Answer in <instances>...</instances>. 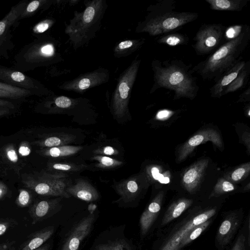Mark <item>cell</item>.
<instances>
[{
  "label": "cell",
  "instance_id": "obj_34",
  "mask_svg": "<svg viewBox=\"0 0 250 250\" xmlns=\"http://www.w3.org/2000/svg\"><path fill=\"white\" fill-rule=\"evenodd\" d=\"M92 159L98 162L96 166L100 168H111L123 164L121 161L105 156L97 155L94 156Z\"/></svg>",
  "mask_w": 250,
  "mask_h": 250
},
{
  "label": "cell",
  "instance_id": "obj_50",
  "mask_svg": "<svg viewBox=\"0 0 250 250\" xmlns=\"http://www.w3.org/2000/svg\"><path fill=\"white\" fill-rule=\"evenodd\" d=\"M8 192V188L6 185L0 181V200L3 198Z\"/></svg>",
  "mask_w": 250,
  "mask_h": 250
},
{
  "label": "cell",
  "instance_id": "obj_25",
  "mask_svg": "<svg viewBox=\"0 0 250 250\" xmlns=\"http://www.w3.org/2000/svg\"><path fill=\"white\" fill-rule=\"evenodd\" d=\"M250 74V62L247 61L243 69L234 80L223 91L222 96L237 91L245 87L248 82Z\"/></svg>",
  "mask_w": 250,
  "mask_h": 250
},
{
  "label": "cell",
  "instance_id": "obj_38",
  "mask_svg": "<svg viewBox=\"0 0 250 250\" xmlns=\"http://www.w3.org/2000/svg\"><path fill=\"white\" fill-rule=\"evenodd\" d=\"M245 25L246 24L236 25L234 26H229L227 28H226L224 37L227 38L228 40L236 37L243 30L245 26Z\"/></svg>",
  "mask_w": 250,
  "mask_h": 250
},
{
  "label": "cell",
  "instance_id": "obj_49",
  "mask_svg": "<svg viewBox=\"0 0 250 250\" xmlns=\"http://www.w3.org/2000/svg\"><path fill=\"white\" fill-rule=\"evenodd\" d=\"M172 112L168 110H163L159 111L157 114L156 117L158 119H163L167 118L172 114Z\"/></svg>",
  "mask_w": 250,
  "mask_h": 250
},
{
  "label": "cell",
  "instance_id": "obj_15",
  "mask_svg": "<svg viewBox=\"0 0 250 250\" xmlns=\"http://www.w3.org/2000/svg\"><path fill=\"white\" fill-rule=\"evenodd\" d=\"M163 195L159 194L149 204L142 214L140 226L142 235H145L157 217L161 208Z\"/></svg>",
  "mask_w": 250,
  "mask_h": 250
},
{
  "label": "cell",
  "instance_id": "obj_8",
  "mask_svg": "<svg viewBox=\"0 0 250 250\" xmlns=\"http://www.w3.org/2000/svg\"><path fill=\"white\" fill-rule=\"evenodd\" d=\"M215 212L216 209L212 208L192 218L170 237L161 250H177L180 241L188 232L195 227L209 220Z\"/></svg>",
  "mask_w": 250,
  "mask_h": 250
},
{
  "label": "cell",
  "instance_id": "obj_31",
  "mask_svg": "<svg viewBox=\"0 0 250 250\" xmlns=\"http://www.w3.org/2000/svg\"><path fill=\"white\" fill-rule=\"evenodd\" d=\"M210 222V221L208 220L206 222L195 227L189 232H188L187 234L183 237L180 241L177 250H179L181 248L190 243L192 241L196 239L198 237H199L208 226Z\"/></svg>",
  "mask_w": 250,
  "mask_h": 250
},
{
  "label": "cell",
  "instance_id": "obj_33",
  "mask_svg": "<svg viewBox=\"0 0 250 250\" xmlns=\"http://www.w3.org/2000/svg\"><path fill=\"white\" fill-rule=\"evenodd\" d=\"M95 250H132L129 244L123 240L112 241L98 245Z\"/></svg>",
  "mask_w": 250,
  "mask_h": 250
},
{
  "label": "cell",
  "instance_id": "obj_4",
  "mask_svg": "<svg viewBox=\"0 0 250 250\" xmlns=\"http://www.w3.org/2000/svg\"><path fill=\"white\" fill-rule=\"evenodd\" d=\"M140 60H135L121 75L112 100L114 116L121 118L128 112V104L131 89L136 78Z\"/></svg>",
  "mask_w": 250,
  "mask_h": 250
},
{
  "label": "cell",
  "instance_id": "obj_20",
  "mask_svg": "<svg viewBox=\"0 0 250 250\" xmlns=\"http://www.w3.org/2000/svg\"><path fill=\"white\" fill-rule=\"evenodd\" d=\"M210 9L216 11L240 12L250 0H205Z\"/></svg>",
  "mask_w": 250,
  "mask_h": 250
},
{
  "label": "cell",
  "instance_id": "obj_24",
  "mask_svg": "<svg viewBox=\"0 0 250 250\" xmlns=\"http://www.w3.org/2000/svg\"><path fill=\"white\" fill-rule=\"evenodd\" d=\"M75 137L72 134L66 133H59L48 137L33 144L41 147L49 148L67 145L74 141Z\"/></svg>",
  "mask_w": 250,
  "mask_h": 250
},
{
  "label": "cell",
  "instance_id": "obj_46",
  "mask_svg": "<svg viewBox=\"0 0 250 250\" xmlns=\"http://www.w3.org/2000/svg\"><path fill=\"white\" fill-rule=\"evenodd\" d=\"M42 1V0H33L30 2L24 11V15H26L35 11L40 6Z\"/></svg>",
  "mask_w": 250,
  "mask_h": 250
},
{
  "label": "cell",
  "instance_id": "obj_23",
  "mask_svg": "<svg viewBox=\"0 0 250 250\" xmlns=\"http://www.w3.org/2000/svg\"><path fill=\"white\" fill-rule=\"evenodd\" d=\"M192 201L188 199H180L174 202L166 212L162 221L166 225L180 216L192 204Z\"/></svg>",
  "mask_w": 250,
  "mask_h": 250
},
{
  "label": "cell",
  "instance_id": "obj_27",
  "mask_svg": "<svg viewBox=\"0 0 250 250\" xmlns=\"http://www.w3.org/2000/svg\"><path fill=\"white\" fill-rule=\"evenodd\" d=\"M156 39L158 43L170 46L187 45L189 42V38L186 34L177 32L165 34Z\"/></svg>",
  "mask_w": 250,
  "mask_h": 250
},
{
  "label": "cell",
  "instance_id": "obj_51",
  "mask_svg": "<svg viewBox=\"0 0 250 250\" xmlns=\"http://www.w3.org/2000/svg\"><path fill=\"white\" fill-rule=\"evenodd\" d=\"M15 243V241L3 242L0 244V250H8Z\"/></svg>",
  "mask_w": 250,
  "mask_h": 250
},
{
  "label": "cell",
  "instance_id": "obj_21",
  "mask_svg": "<svg viewBox=\"0 0 250 250\" xmlns=\"http://www.w3.org/2000/svg\"><path fill=\"white\" fill-rule=\"evenodd\" d=\"M54 53V48L51 43L38 44L31 48L25 55L27 62H34L50 58Z\"/></svg>",
  "mask_w": 250,
  "mask_h": 250
},
{
  "label": "cell",
  "instance_id": "obj_40",
  "mask_svg": "<svg viewBox=\"0 0 250 250\" xmlns=\"http://www.w3.org/2000/svg\"><path fill=\"white\" fill-rule=\"evenodd\" d=\"M4 153L6 159L11 163L16 164L18 162V155L13 144L8 145L5 147Z\"/></svg>",
  "mask_w": 250,
  "mask_h": 250
},
{
  "label": "cell",
  "instance_id": "obj_3",
  "mask_svg": "<svg viewBox=\"0 0 250 250\" xmlns=\"http://www.w3.org/2000/svg\"><path fill=\"white\" fill-rule=\"evenodd\" d=\"M175 0H160L147 9L145 20L138 24L137 32L159 36L176 31L196 20V12L176 11Z\"/></svg>",
  "mask_w": 250,
  "mask_h": 250
},
{
  "label": "cell",
  "instance_id": "obj_47",
  "mask_svg": "<svg viewBox=\"0 0 250 250\" xmlns=\"http://www.w3.org/2000/svg\"><path fill=\"white\" fill-rule=\"evenodd\" d=\"M96 153L106 155H113L116 153L117 150L111 146H105L96 150Z\"/></svg>",
  "mask_w": 250,
  "mask_h": 250
},
{
  "label": "cell",
  "instance_id": "obj_19",
  "mask_svg": "<svg viewBox=\"0 0 250 250\" xmlns=\"http://www.w3.org/2000/svg\"><path fill=\"white\" fill-rule=\"evenodd\" d=\"M0 79L5 82L11 83L15 84L16 86L19 85L26 88L35 87L31 80L19 71L0 68Z\"/></svg>",
  "mask_w": 250,
  "mask_h": 250
},
{
  "label": "cell",
  "instance_id": "obj_37",
  "mask_svg": "<svg viewBox=\"0 0 250 250\" xmlns=\"http://www.w3.org/2000/svg\"><path fill=\"white\" fill-rule=\"evenodd\" d=\"M18 224V221L13 218H0V236L3 235L10 229L15 227Z\"/></svg>",
  "mask_w": 250,
  "mask_h": 250
},
{
  "label": "cell",
  "instance_id": "obj_43",
  "mask_svg": "<svg viewBox=\"0 0 250 250\" xmlns=\"http://www.w3.org/2000/svg\"><path fill=\"white\" fill-rule=\"evenodd\" d=\"M150 172L152 177L161 183L167 184L170 181L168 177H165L162 174L159 173V170L157 167H152Z\"/></svg>",
  "mask_w": 250,
  "mask_h": 250
},
{
  "label": "cell",
  "instance_id": "obj_5",
  "mask_svg": "<svg viewBox=\"0 0 250 250\" xmlns=\"http://www.w3.org/2000/svg\"><path fill=\"white\" fill-rule=\"evenodd\" d=\"M67 176V174L62 173H43L37 179L28 177L23 183L26 187L39 195L68 198L70 196L65 191L68 186L66 180Z\"/></svg>",
  "mask_w": 250,
  "mask_h": 250
},
{
  "label": "cell",
  "instance_id": "obj_9",
  "mask_svg": "<svg viewBox=\"0 0 250 250\" xmlns=\"http://www.w3.org/2000/svg\"><path fill=\"white\" fill-rule=\"evenodd\" d=\"M208 141L218 147L223 146V142L218 132L212 129H205L192 136L182 146L179 150L178 161L185 160L196 146Z\"/></svg>",
  "mask_w": 250,
  "mask_h": 250
},
{
  "label": "cell",
  "instance_id": "obj_28",
  "mask_svg": "<svg viewBox=\"0 0 250 250\" xmlns=\"http://www.w3.org/2000/svg\"><path fill=\"white\" fill-rule=\"evenodd\" d=\"M30 93L31 91L27 89L0 82V98L17 99L27 96Z\"/></svg>",
  "mask_w": 250,
  "mask_h": 250
},
{
  "label": "cell",
  "instance_id": "obj_55",
  "mask_svg": "<svg viewBox=\"0 0 250 250\" xmlns=\"http://www.w3.org/2000/svg\"><path fill=\"white\" fill-rule=\"evenodd\" d=\"M8 250H15V249H14V248L13 247V248H10Z\"/></svg>",
  "mask_w": 250,
  "mask_h": 250
},
{
  "label": "cell",
  "instance_id": "obj_45",
  "mask_svg": "<svg viewBox=\"0 0 250 250\" xmlns=\"http://www.w3.org/2000/svg\"><path fill=\"white\" fill-rule=\"evenodd\" d=\"M31 152V148L28 142H22L19 148V153L21 156H28Z\"/></svg>",
  "mask_w": 250,
  "mask_h": 250
},
{
  "label": "cell",
  "instance_id": "obj_6",
  "mask_svg": "<svg viewBox=\"0 0 250 250\" xmlns=\"http://www.w3.org/2000/svg\"><path fill=\"white\" fill-rule=\"evenodd\" d=\"M225 29L221 23L203 24L193 39L192 46L196 54L204 56L215 50L224 38Z\"/></svg>",
  "mask_w": 250,
  "mask_h": 250
},
{
  "label": "cell",
  "instance_id": "obj_48",
  "mask_svg": "<svg viewBox=\"0 0 250 250\" xmlns=\"http://www.w3.org/2000/svg\"><path fill=\"white\" fill-rule=\"evenodd\" d=\"M239 102H247L250 101V87H248V88L244 91L239 96Z\"/></svg>",
  "mask_w": 250,
  "mask_h": 250
},
{
  "label": "cell",
  "instance_id": "obj_18",
  "mask_svg": "<svg viewBox=\"0 0 250 250\" xmlns=\"http://www.w3.org/2000/svg\"><path fill=\"white\" fill-rule=\"evenodd\" d=\"M116 189L123 201L129 202L134 199L138 194L139 186L137 179L131 177L120 181Z\"/></svg>",
  "mask_w": 250,
  "mask_h": 250
},
{
  "label": "cell",
  "instance_id": "obj_11",
  "mask_svg": "<svg viewBox=\"0 0 250 250\" xmlns=\"http://www.w3.org/2000/svg\"><path fill=\"white\" fill-rule=\"evenodd\" d=\"M108 74L104 72V70H97L66 83L61 87L66 90L81 92L104 83L108 78Z\"/></svg>",
  "mask_w": 250,
  "mask_h": 250
},
{
  "label": "cell",
  "instance_id": "obj_44",
  "mask_svg": "<svg viewBox=\"0 0 250 250\" xmlns=\"http://www.w3.org/2000/svg\"><path fill=\"white\" fill-rule=\"evenodd\" d=\"M245 237L242 234L236 239L230 250H244Z\"/></svg>",
  "mask_w": 250,
  "mask_h": 250
},
{
  "label": "cell",
  "instance_id": "obj_13",
  "mask_svg": "<svg viewBox=\"0 0 250 250\" xmlns=\"http://www.w3.org/2000/svg\"><path fill=\"white\" fill-rule=\"evenodd\" d=\"M246 62L244 60H240L221 76L209 88L210 96L212 98H221L222 96L223 91L238 76L244 67Z\"/></svg>",
  "mask_w": 250,
  "mask_h": 250
},
{
  "label": "cell",
  "instance_id": "obj_41",
  "mask_svg": "<svg viewBox=\"0 0 250 250\" xmlns=\"http://www.w3.org/2000/svg\"><path fill=\"white\" fill-rule=\"evenodd\" d=\"M54 103L58 107L67 108L72 105L73 101L67 97L60 96L55 100Z\"/></svg>",
  "mask_w": 250,
  "mask_h": 250
},
{
  "label": "cell",
  "instance_id": "obj_12",
  "mask_svg": "<svg viewBox=\"0 0 250 250\" xmlns=\"http://www.w3.org/2000/svg\"><path fill=\"white\" fill-rule=\"evenodd\" d=\"M100 2L97 3V1H95V3L93 2L89 4L82 14L80 20L77 21L76 27L72 28V31L69 33L71 32L73 35L76 34L75 36L77 39L78 37L82 39V36L84 37L91 28V26L100 19L101 12Z\"/></svg>",
  "mask_w": 250,
  "mask_h": 250
},
{
  "label": "cell",
  "instance_id": "obj_2",
  "mask_svg": "<svg viewBox=\"0 0 250 250\" xmlns=\"http://www.w3.org/2000/svg\"><path fill=\"white\" fill-rule=\"evenodd\" d=\"M250 41V27L246 24L236 37L227 41L206 59L192 67L194 73L204 80L217 81L224 73L242 60V55Z\"/></svg>",
  "mask_w": 250,
  "mask_h": 250
},
{
  "label": "cell",
  "instance_id": "obj_17",
  "mask_svg": "<svg viewBox=\"0 0 250 250\" xmlns=\"http://www.w3.org/2000/svg\"><path fill=\"white\" fill-rule=\"evenodd\" d=\"M207 159L201 160L194 164L184 174L182 183L185 188L189 192L194 190L207 167Z\"/></svg>",
  "mask_w": 250,
  "mask_h": 250
},
{
  "label": "cell",
  "instance_id": "obj_30",
  "mask_svg": "<svg viewBox=\"0 0 250 250\" xmlns=\"http://www.w3.org/2000/svg\"><path fill=\"white\" fill-rule=\"evenodd\" d=\"M145 39L126 40L121 42L115 47V55L123 56L135 51L145 43Z\"/></svg>",
  "mask_w": 250,
  "mask_h": 250
},
{
  "label": "cell",
  "instance_id": "obj_35",
  "mask_svg": "<svg viewBox=\"0 0 250 250\" xmlns=\"http://www.w3.org/2000/svg\"><path fill=\"white\" fill-rule=\"evenodd\" d=\"M32 200V194L28 190L20 189L15 203L20 208H26L31 204Z\"/></svg>",
  "mask_w": 250,
  "mask_h": 250
},
{
  "label": "cell",
  "instance_id": "obj_42",
  "mask_svg": "<svg viewBox=\"0 0 250 250\" xmlns=\"http://www.w3.org/2000/svg\"><path fill=\"white\" fill-rule=\"evenodd\" d=\"M52 24V21L49 20L42 21L37 24L33 28L35 33H41L46 31Z\"/></svg>",
  "mask_w": 250,
  "mask_h": 250
},
{
  "label": "cell",
  "instance_id": "obj_1",
  "mask_svg": "<svg viewBox=\"0 0 250 250\" xmlns=\"http://www.w3.org/2000/svg\"><path fill=\"white\" fill-rule=\"evenodd\" d=\"M153 73L152 94L160 88L174 92V100L182 98L194 99L199 90L196 77L193 75L192 64L178 59L161 61L153 60L151 63Z\"/></svg>",
  "mask_w": 250,
  "mask_h": 250
},
{
  "label": "cell",
  "instance_id": "obj_32",
  "mask_svg": "<svg viewBox=\"0 0 250 250\" xmlns=\"http://www.w3.org/2000/svg\"><path fill=\"white\" fill-rule=\"evenodd\" d=\"M50 168L54 170L62 172H77L86 168V166L81 164L78 165L72 163L62 162L52 163L49 166Z\"/></svg>",
  "mask_w": 250,
  "mask_h": 250
},
{
  "label": "cell",
  "instance_id": "obj_10",
  "mask_svg": "<svg viewBox=\"0 0 250 250\" xmlns=\"http://www.w3.org/2000/svg\"><path fill=\"white\" fill-rule=\"evenodd\" d=\"M62 197L38 201L29 208L31 224L35 225L54 215L61 208Z\"/></svg>",
  "mask_w": 250,
  "mask_h": 250
},
{
  "label": "cell",
  "instance_id": "obj_14",
  "mask_svg": "<svg viewBox=\"0 0 250 250\" xmlns=\"http://www.w3.org/2000/svg\"><path fill=\"white\" fill-rule=\"evenodd\" d=\"M66 192L71 196L86 202L97 200L99 194L97 189L88 182L83 179H77L76 182L67 187Z\"/></svg>",
  "mask_w": 250,
  "mask_h": 250
},
{
  "label": "cell",
  "instance_id": "obj_29",
  "mask_svg": "<svg viewBox=\"0 0 250 250\" xmlns=\"http://www.w3.org/2000/svg\"><path fill=\"white\" fill-rule=\"evenodd\" d=\"M23 8L22 4L12 7L9 13L0 21V38L4 35L8 28L21 15Z\"/></svg>",
  "mask_w": 250,
  "mask_h": 250
},
{
  "label": "cell",
  "instance_id": "obj_26",
  "mask_svg": "<svg viewBox=\"0 0 250 250\" xmlns=\"http://www.w3.org/2000/svg\"><path fill=\"white\" fill-rule=\"evenodd\" d=\"M238 219L235 216H230L225 219L221 224L218 229L217 238L222 243H227L238 225Z\"/></svg>",
  "mask_w": 250,
  "mask_h": 250
},
{
  "label": "cell",
  "instance_id": "obj_16",
  "mask_svg": "<svg viewBox=\"0 0 250 250\" xmlns=\"http://www.w3.org/2000/svg\"><path fill=\"white\" fill-rule=\"evenodd\" d=\"M54 232V227L49 226L30 233L18 250H35L41 247Z\"/></svg>",
  "mask_w": 250,
  "mask_h": 250
},
{
  "label": "cell",
  "instance_id": "obj_22",
  "mask_svg": "<svg viewBox=\"0 0 250 250\" xmlns=\"http://www.w3.org/2000/svg\"><path fill=\"white\" fill-rule=\"evenodd\" d=\"M82 146L64 145L40 149L38 153L52 158H63L77 153L82 149Z\"/></svg>",
  "mask_w": 250,
  "mask_h": 250
},
{
  "label": "cell",
  "instance_id": "obj_52",
  "mask_svg": "<svg viewBox=\"0 0 250 250\" xmlns=\"http://www.w3.org/2000/svg\"><path fill=\"white\" fill-rule=\"evenodd\" d=\"M0 107H7L8 108H14V104L10 102L0 99Z\"/></svg>",
  "mask_w": 250,
  "mask_h": 250
},
{
  "label": "cell",
  "instance_id": "obj_54",
  "mask_svg": "<svg viewBox=\"0 0 250 250\" xmlns=\"http://www.w3.org/2000/svg\"><path fill=\"white\" fill-rule=\"evenodd\" d=\"M50 246L49 244H45L42 245L40 248H38L37 249L35 250H49Z\"/></svg>",
  "mask_w": 250,
  "mask_h": 250
},
{
  "label": "cell",
  "instance_id": "obj_53",
  "mask_svg": "<svg viewBox=\"0 0 250 250\" xmlns=\"http://www.w3.org/2000/svg\"><path fill=\"white\" fill-rule=\"evenodd\" d=\"M9 111H10L8 108L0 107V116H2L8 114Z\"/></svg>",
  "mask_w": 250,
  "mask_h": 250
},
{
  "label": "cell",
  "instance_id": "obj_36",
  "mask_svg": "<svg viewBox=\"0 0 250 250\" xmlns=\"http://www.w3.org/2000/svg\"><path fill=\"white\" fill-rule=\"evenodd\" d=\"M250 163L239 167L234 170L231 174V179L234 182L240 181L246 177L250 172Z\"/></svg>",
  "mask_w": 250,
  "mask_h": 250
},
{
  "label": "cell",
  "instance_id": "obj_39",
  "mask_svg": "<svg viewBox=\"0 0 250 250\" xmlns=\"http://www.w3.org/2000/svg\"><path fill=\"white\" fill-rule=\"evenodd\" d=\"M234 189V185L231 183L222 180L216 185L214 190L216 193L220 194L231 191Z\"/></svg>",
  "mask_w": 250,
  "mask_h": 250
},
{
  "label": "cell",
  "instance_id": "obj_7",
  "mask_svg": "<svg viewBox=\"0 0 250 250\" xmlns=\"http://www.w3.org/2000/svg\"><path fill=\"white\" fill-rule=\"evenodd\" d=\"M95 221V215L83 218L73 228L61 250H78L82 242L89 234Z\"/></svg>",
  "mask_w": 250,
  "mask_h": 250
}]
</instances>
